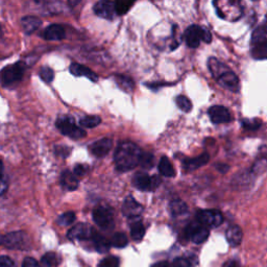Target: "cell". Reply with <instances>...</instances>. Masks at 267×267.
I'll return each instance as SVG.
<instances>
[{"label": "cell", "mask_w": 267, "mask_h": 267, "mask_svg": "<svg viewBox=\"0 0 267 267\" xmlns=\"http://www.w3.org/2000/svg\"><path fill=\"white\" fill-rule=\"evenodd\" d=\"M197 222L206 228H217L224 223V216L218 210H200L197 212Z\"/></svg>", "instance_id": "cell-6"}, {"label": "cell", "mask_w": 267, "mask_h": 267, "mask_svg": "<svg viewBox=\"0 0 267 267\" xmlns=\"http://www.w3.org/2000/svg\"><path fill=\"white\" fill-rule=\"evenodd\" d=\"M133 5H134L133 2H116V3H114V9H115L116 15L122 16L124 14H127Z\"/></svg>", "instance_id": "cell-31"}, {"label": "cell", "mask_w": 267, "mask_h": 267, "mask_svg": "<svg viewBox=\"0 0 267 267\" xmlns=\"http://www.w3.org/2000/svg\"><path fill=\"white\" fill-rule=\"evenodd\" d=\"M151 267H171V265L169 263L163 261V262H158V263L153 264Z\"/></svg>", "instance_id": "cell-46"}, {"label": "cell", "mask_w": 267, "mask_h": 267, "mask_svg": "<svg viewBox=\"0 0 267 267\" xmlns=\"http://www.w3.org/2000/svg\"><path fill=\"white\" fill-rule=\"evenodd\" d=\"M9 187L8 180L4 174H0V195H3L7 192Z\"/></svg>", "instance_id": "cell-40"}, {"label": "cell", "mask_w": 267, "mask_h": 267, "mask_svg": "<svg viewBox=\"0 0 267 267\" xmlns=\"http://www.w3.org/2000/svg\"><path fill=\"white\" fill-rule=\"evenodd\" d=\"M112 146H113L112 140L109 138H103L96 141V142H94L90 146V151L96 156H103L111 150Z\"/></svg>", "instance_id": "cell-16"}, {"label": "cell", "mask_w": 267, "mask_h": 267, "mask_svg": "<svg viewBox=\"0 0 267 267\" xmlns=\"http://www.w3.org/2000/svg\"><path fill=\"white\" fill-rule=\"evenodd\" d=\"M176 102L178 104V106L182 110L183 112L185 113H188V112H190L191 111V109H192V103L190 102V100L188 99L186 96L184 95H180L176 98Z\"/></svg>", "instance_id": "cell-34"}, {"label": "cell", "mask_w": 267, "mask_h": 267, "mask_svg": "<svg viewBox=\"0 0 267 267\" xmlns=\"http://www.w3.org/2000/svg\"><path fill=\"white\" fill-rule=\"evenodd\" d=\"M153 162H154V156L152 153H149V152L143 153L142 152V154H141L139 164L142 166V168L150 169L153 166Z\"/></svg>", "instance_id": "cell-32"}, {"label": "cell", "mask_w": 267, "mask_h": 267, "mask_svg": "<svg viewBox=\"0 0 267 267\" xmlns=\"http://www.w3.org/2000/svg\"><path fill=\"white\" fill-rule=\"evenodd\" d=\"M42 264L45 267H52L59 264V258L55 253H47L42 257Z\"/></svg>", "instance_id": "cell-35"}, {"label": "cell", "mask_w": 267, "mask_h": 267, "mask_svg": "<svg viewBox=\"0 0 267 267\" xmlns=\"http://www.w3.org/2000/svg\"><path fill=\"white\" fill-rule=\"evenodd\" d=\"M110 243H111V245L115 246V247H124L125 245H128L129 243V240H128V237L125 236V234L123 233H116L113 235V237L111 239V241H110Z\"/></svg>", "instance_id": "cell-28"}, {"label": "cell", "mask_w": 267, "mask_h": 267, "mask_svg": "<svg viewBox=\"0 0 267 267\" xmlns=\"http://www.w3.org/2000/svg\"><path fill=\"white\" fill-rule=\"evenodd\" d=\"M22 267H41V265H40V263L36 259L27 257V258H25L23 260Z\"/></svg>", "instance_id": "cell-41"}, {"label": "cell", "mask_w": 267, "mask_h": 267, "mask_svg": "<svg viewBox=\"0 0 267 267\" xmlns=\"http://www.w3.org/2000/svg\"><path fill=\"white\" fill-rule=\"evenodd\" d=\"M42 24V21L35 16H26L21 19V25L27 35L33 34Z\"/></svg>", "instance_id": "cell-21"}, {"label": "cell", "mask_w": 267, "mask_h": 267, "mask_svg": "<svg viewBox=\"0 0 267 267\" xmlns=\"http://www.w3.org/2000/svg\"><path fill=\"white\" fill-rule=\"evenodd\" d=\"M101 122V119L98 116H87L81 119L80 124L84 128H95Z\"/></svg>", "instance_id": "cell-29"}, {"label": "cell", "mask_w": 267, "mask_h": 267, "mask_svg": "<svg viewBox=\"0 0 267 267\" xmlns=\"http://www.w3.org/2000/svg\"><path fill=\"white\" fill-rule=\"evenodd\" d=\"M171 267H190V263L184 258H177Z\"/></svg>", "instance_id": "cell-43"}, {"label": "cell", "mask_w": 267, "mask_h": 267, "mask_svg": "<svg viewBox=\"0 0 267 267\" xmlns=\"http://www.w3.org/2000/svg\"><path fill=\"white\" fill-rule=\"evenodd\" d=\"M160 182L158 177H149L145 172H137L133 179L134 186L141 191L154 190L160 185Z\"/></svg>", "instance_id": "cell-7"}, {"label": "cell", "mask_w": 267, "mask_h": 267, "mask_svg": "<svg viewBox=\"0 0 267 267\" xmlns=\"http://www.w3.org/2000/svg\"><path fill=\"white\" fill-rule=\"evenodd\" d=\"M159 171L162 176L167 177V178L175 177V174H176L174 166H172V164L170 163L167 156H162V159L160 160Z\"/></svg>", "instance_id": "cell-23"}, {"label": "cell", "mask_w": 267, "mask_h": 267, "mask_svg": "<svg viewBox=\"0 0 267 267\" xmlns=\"http://www.w3.org/2000/svg\"><path fill=\"white\" fill-rule=\"evenodd\" d=\"M0 267H16L14 261L8 256L0 257Z\"/></svg>", "instance_id": "cell-42"}, {"label": "cell", "mask_w": 267, "mask_h": 267, "mask_svg": "<svg viewBox=\"0 0 267 267\" xmlns=\"http://www.w3.org/2000/svg\"><path fill=\"white\" fill-rule=\"evenodd\" d=\"M201 40L205 41L206 43H210L212 41V35L210 30L206 27H201Z\"/></svg>", "instance_id": "cell-44"}, {"label": "cell", "mask_w": 267, "mask_h": 267, "mask_svg": "<svg viewBox=\"0 0 267 267\" xmlns=\"http://www.w3.org/2000/svg\"><path fill=\"white\" fill-rule=\"evenodd\" d=\"M209 159H210V155L205 152V153L200 154L199 156H197V158H195V159L184 160L183 166H184V169L187 171H193V170H196L203 165H206L209 162Z\"/></svg>", "instance_id": "cell-18"}, {"label": "cell", "mask_w": 267, "mask_h": 267, "mask_svg": "<svg viewBox=\"0 0 267 267\" xmlns=\"http://www.w3.org/2000/svg\"><path fill=\"white\" fill-rule=\"evenodd\" d=\"M185 40L187 45L191 48L198 47L201 40V26L191 25L185 31Z\"/></svg>", "instance_id": "cell-14"}, {"label": "cell", "mask_w": 267, "mask_h": 267, "mask_svg": "<svg viewBox=\"0 0 267 267\" xmlns=\"http://www.w3.org/2000/svg\"><path fill=\"white\" fill-rule=\"evenodd\" d=\"M61 185L66 190L74 191L78 187V180L77 178L69 170H65L61 176Z\"/></svg>", "instance_id": "cell-20"}, {"label": "cell", "mask_w": 267, "mask_h": 267, "mask_svg": "<svg viewBox=\"0 0 267 267\" xmlns=\"http://www.w3.org/2000/svg\"><path fill=\"white\" fill-rule=\"evenodd\" d=\"M170 209H171L172 214L176 215V216L182 215V214L187 212L186 203L183 200H181V199L172 200V202L170 203Z\"/></svg>", "instance_id": "cell-27"}, {"label": "cell", "mask_w": 267, "mask_h": 267, "mask_svg": "<svg viewBox=\"0 0 267 267\" xmlns=\"http://www.w3.org/2000/svg\"><path fill=\"white\" fill-rule=\"evenodd\" d=\"M40 76L42 80L45 82V83H51L54 81V77H55V73H54V70L49 67H43L40 71Z\"/></svg>", "instance_id": "cell-37"}, {"label": "cell", "mask_w": 267, "mask_h": 267, "mask_svg": "<svg viewBox=\"0 0 267 267\" xmlns=\"http://www.w3.org/2000/svg\"><path fill=\"white\" fill-rule=\"evenodd\" d=\"M242 127L249 131H255L261 127V121L259 119H243L241 121Z\"/></svg>", "instance_id": "cell-36"}, {"label": "cell", "mask_w": 267, "mask_h": 267, "mask_svg": "<svg viewBox=\"0 0 267 267\" xmlns=\"http://www.w3.org/2000/svg\"><path fill=\"white\" fill-rule=\"evenodd\" d=\"M0 245L10 249H25L29 246V238L25 232H12L0 235Z\"/></svg>", "instance_id": "cell-3"}, {"label": "cell", "mask_w": 267, "mask_h": 267, "mask_svg": "<svg viewBox=\"0 0 267 267\" xmlns=\"http://www.w3.org/2000/svg\"><path fill=\"white\" fill-rule=\"evenodd\" d=\"M98 267H118V259L115 257H108L99 263Z\"/></svg>", "instance_id": "cell-39"}, {"label": "cell", "mask_w": 267, "mask_h": 267, "mask_svg": "<svg viewBox=\"0 0 267 267\" xmlns=\"http://www.w3.org/2000/svg\"><path fill=\"white\" fill-rule=\"evenodd\" d=\"M242 236V231L238 226H231L226 233L227 240L233 247H236L241 243Z\"/></svg>", "instance_id": "cell-19"}, {"label": "cell", "mask_w": 267, "mask_h": 267, "mask_svg": "<svg viewBox=\"0 0 267 267\" xmlns=\"http://www.w3.org/2000/svg\"><path fill=\"white\" fill-rule=\"evenodd\" d=\"M210 235V231L205 226L200 225L198 222L192 223L186 228V236L192 242L200 244L205 242Z\"/></svg>", "instance_id": "cell-8"}, {"label": "cell", "mask_w": 267, "mask_h": 267, "mask_svg": "<svg viewBox=\"0 0 267 267\" xmlns=\"http://www.w3.org/2000/svg\"><path fill=\"white\" fill-rule=\"evenodd\" d=\"M94 12L99 17L110 20L114 19L116 16L113 2H104V0H102V2L96 3L94 6Z\"/></svg>", "instance_id": "cell-13"}, {"label": "cell", "mask_w": 267, "mask_h": 267, "mask_svg": "<svg viewBox=\"0 0 267 267\" xmlns=\"http://www.w3.org/2000/svg\"><path fill=\"white\" fill-rule=\"evenodd\" d=\"M57 128L58 130L64 134L65 136H68L72 139H82L86 136V132L75 124L74 120L70 117L64 116L60 117L57 120Z\"/></svg>", "instance_id": "cell-5"}, {"label": "cell", "mask_w": 267, "mask_h": 267, "mask_svg": "<svg viewBox=\"0 0 267 267\" xmlns=\"http://www.w3.org/2000/svg\"><path fill=\"white\" fill-rule=\"evenodd\" d=\"M75 214L73 212H66L64 214H62L59 218H58V224L60 226L63 227H66V226H70L71 224L74 223L75 221Z\"/></svg>", "instance_id": "cell-33"}, {"label": "cell", "mask_w": 267, "mask_h": 267, "mask_svg": "<svg viewBox=\"0 0 267 267\" xmlns=\"http://www.w3.org/2000/svg\"><path fill=\"white\" fill-rule=\"evenodd\" d=\"M209 116L213 123L221 124V123H228L232 120L231 113L226 106L223 105H214L209 109Z\"/></svg>", "instance_id": "cell-12"}, {"label": "cell", "mask_w": 267, "mask_h": 267, "mask_svg": "<svg viewBox=\"0 0 267 267\" xmlns=\"http://www.w3.org/2000/svg\"><path fill=\"white\" fill-rule=\"evenodd\" d=\"M25 70V65L19 62L10 65L0 71V83L4 86H12L22 80Z\"/></svg>", "instance_id": "cell-4"}, {"label": "cell", "mask_w": 267, "mask_h": 267, "mask_svg": "<svg viewBox=\"0 0 267 267\" xmlns=\"http://www.w3.org/2000/svg\"><path fill=\"white\" fill-rule=\"evenodd\" d=\"M94 229L87 224H78L69 230L67 236L70 240H88L92 239L95 235Z\"/></svg>", "instance_id": "cell-10"}, {"label": "cell", "mask_w": 267, "mask_h": 267, "mask_svg": "<svg viewBox=\"0 0 267 267\" xmlns=\"http://www.w3.org/2000/svg\"><path fill=\"white\" fill-rule=\"evenodd\" d=\"M131 235H132V238L135 241L142 240V238L144 237L145 228H144L143 224L139 221V219L132 225V227H131Z\"/></svg>", "instance_id": "cell-24"}, {"label": "cell", "mask_w": 267, "mask_h": 267, "mask_svg": "<svg viewBox=\"0 0 267 267\" xmlns=\"http://www.w3.org/2000/svg\"><path fill=\"white\" fill-rule=\"evenodd\" d=\"M225 267H238V266H237V263L232 261V262H229L227 265H225Z\"/></svg>", "instance_id": "cell-47"}, {"label": "cell", "mask_w": 267, "mask_h": 267, "mask_svg": "<svg viewBox=\"0 0 267 267\" xmlns=\"http://www.w3.org/2000/svg\"><path fill=\"white\" fill-rule=\"evenodd\" d=\"M208 66L213 77L223 88L232 92L239 91V80L237 75L223 62L218 61L215 58H210L208 61Z\"/></svg>", "instance_id": "cell-2"}, {"label": "cell", "mask_w": 267, "mask_h": 267, "mask_svg": "<svg viewBox=\"0 0 267 267\" xmlns=\"http://www.w3.org/2000/svg\"><path fill=\"white\" fill-rule=\"evenodd\" d=\"M266 25L262 24L257 29L254 30L252 42L254 45L256 44H263L267 42V36H266Z\"/></svg>", "instance_id": "cell-26"}, {"label": "cell", "mask_w": 267, "mask_h": 267, "mask_svg": "<svg viewBox=\"0 0 267 267\" xmlns=\"http://www.w3.org/2000/svg\"><path fill=\"white\" fill-rule=\"evenodd\" d=\"M94 241V244H95V248L97 249V252L99 253H108L110 249V243L109 240H106L103 236H100L98 234L94 235V237L92 238Z\"/></svg>", "instance_id": "cell-25"}, {"label": "cell", "mask_w": 267, "mask_h": 267, "mask_svg": "<svg viewBox=\"0 0 267 267\" xmlns=\"http://www.w3.org/2000/svg\"><path fill=\"white\" fill-rule=\"evenodd\" d=\"M266 52H267V45H266V43L254 45L252 55H253V57L255 59H257V60L266 59Z\"/></svg>", "instance_id": "cell-30"}, {"label": "cell", "mask_w": 267, "mask_h": 267, "mask_svg": "<svg viewBox=\"0 0 267 267\" xmlns=\"http://www.w3.org/2000/svg\"><path fill=\"white\" fill-rule=\"evenodd\" d=\"M114 78H115V82H116L117 86L121 90L128 92V93H130V92H132L134 90L135 84H134V82H133V80H132L131 77L119 74V75H115Z\"/></svg>", "instance_id": "cell-22"}, {"label": "cell", "mask_w": 267, "mask_h": 267, "mask_svg": "<svg viewBox=\"0 0 267 267\" xmlns=\"http://www.w3.org/2000/svg\"><path fill=\"white\" fill-rule=\"evenodd\" d=\"M216 168L218 170H221L223 174H225V172H227L229 170V166L225 165V164H218V165H216Z\"/></svg>", "instance_id": "cell-45"}, {"label": "cell", "mask_w": 267, "mask_h": 267, "mask_svg": "<svg viewBox=\"0 0 267 267\" xmlns=\"http://www.w3.org/2000/svg\"><path fill=\"white\" fill-rule=\"evenodd\" d=\"M89 168L87 165H83V164H77L74 166V170H73V175L76 178H82L84 176H86V174L88 172Z\"/></svg>", "instance_id": "cell-38"}, {"label": "cell", "mask_w": 267, "mask_h": 267, "mask_svg": "<svg viewBox=\"0 0 267 267\" xmlns=\"http://www.w3.org/2000/svg\"><path fill=\"white\" fill-rule=\"evenodd\" d=\"M142 211H143L142 206H141L133 196H128L124 199L122 205L123 215L129 218H139Z\"/></svg>", "instance_id": "cell-11"}, {"label": "cell", "mask_w": 267, "mask_h": 267, "mask_svg": "<svg viewBox=\"0 0 267 267\" xmlns=\"http://www.w3.org/2000/svg\"><path fill=\"white\" fill-rule=\"evenodd\" d=\"M142 150L140 147L129 141L119 143L114 154V162L116 169L119 171H129L139 165Z\"/></svg>", "instance_id": "cell-1"}, {"label": "cell", "mask_w": 267, "mask_h": 267, "mask_svg": "<svg viewBox=\"0 0 267 267\" xmlns=\"http://www.w3.org/2000/svg\"><path fill=\"white\" fill-rule=\"evenodd\" d=\"M70 72L74 75V76H84L87 77L88 80L92 81V82H97L98 81V76L95 72H93L92 70H90L88 67L81 65V64H77V63H73V64L70 65Z\"/></svg>", "instance_id": "cell-17"}, {"label": "cell", "mask_w": 267, "mask_h": 267, "mask_svg": "<svg viewBox=\"0 0 267 267\" xmlns=\"http://www.w3.org/2000/svg\"><path fill=\"white\" fill-rule=\"evenodd\" d=\"M2 34H3V31H2V27H0V37H2Z\"/></svg>", "instance_id": "cell-48"}, {"label": "cell", "mask_w": 267, "mask_h": 267, "mask_svg": "<svg viewBox=\"0 0 267 267\" xmlns=\"http://www.w3.org/2000/svg\"><path fill=\"white\" fill-rule=\"evenodd\" d=\"M93 219L95 224L102 229H111L114 226L113 211L108 207H97L93 211Z\"/></svg>", "instance_id": "cell-9"}, {"label": "cell", "mask_w": 267, "mask_h": 267, "mask_svg": "<svg viewBox=\"0 0 267 267\" xmlns=\"http://www.w3.org/2000/svg\"><path fill=\"white\" fill-rule=\"evenodd\" d=\"M65 37H66V30L60 24L49 25L48 27L45 28L43 33V38L48 41H60L65 39Z\"/></svg>", "instance_id": "cell-15"}]
</instances>
